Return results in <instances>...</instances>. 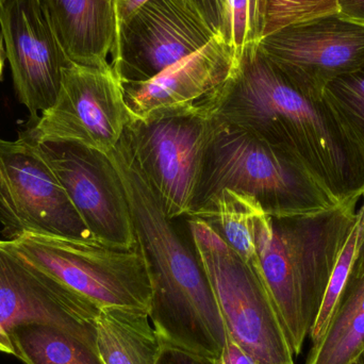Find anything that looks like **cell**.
<instances>
[{"label": "cell", "instance_id": "cell-14", "mask_svg": "<svg viewBox=\"0 0 364 364\" xmlns=\"http://www.w3.org/2000/svg\"><path fill=\"white\" fill-rule=\"evenodd\" d=\"M0 27L17 100L32 119L55 105L70 61L42 0L0 2Z\"/></svg>", "mask_w": 364, "mask_h": 364}, {"label": "cell", "instance_id": "cell-8", "mask_svg": "<svg viewBox=\"0 0 364 364\" xmlns=\"http://www.w3.org/2000/svg\"><path fill=\"white\" fill-rule=\"evenodd\" d=\"M0 224L6 241L33 233L97 242L27 129L0 138Z\"/></svg>", "mask_w": 364, "mask_h": 364}, {"label": "cell", "instance_id": "cell-23", "mask_svg": "<svg viewBox=\"0 0 364 364\" xmlns=\"http://www.w3.org/2000/svg\"><path fill=\"white\" fill-rule=\"evenodd\" d=\"M220 36L232 47L237 58L245 45L254 43L250 34L248 0H225Z\"/></svg>", "mask_w": 364, "mask_h": 364}, {"label": "cell", "instance_id": "cell-1", "mask_svg": "<svg viewBox=\"0 0 364 364\" xmlns=\"http://www.w3.org/2000/svg\"><path fill=\"white\" fill-rule=\"evenodd\" d=\"M212 117L250 130L282 149L335 207L363 190L364 173L322 106L304 95L258 43L242 49Z\"/></svg>", "mask_w": 364, "mask_h": 364}, {"label": "cell", "instance_id": "cell-5", "mask_svg": "<svg viewBox=\"0 0 364 364\" xmlns=\"http://www.w3.org/2000/svg\"><path fill=\"white\" fill-rule=\"evenodd\" d=\"M184 218L215 295L227 337L260 364H295L261 276L209 225L199 218Z\"/></svg>", "mask_w": 364, "mask_h": 364}, {"label": "cell", "instance_id": "cell-22", "mask_svg": "<svg viewBox=\"0 0 364 364\" xmlns=\"http://www.w3.org/2000/svg\"><path fill=\"white\" fill-rule=\"evenodd\" d=\"M337 0H248L252 42L301 21L338 14Z\"/></svg>", "mask_w": 364, "mask_h": 364}, {"label": "cell", "instance_id": "cell-28", "mask_svg": "<svg viewBox=\"0 0 364 364\" xmlns=\"http://www.w3.org/2000/svg\"><path fill=\"white\" fill-rule=\"evenodd\" d=\"M337 2L340 16L364 25V0H337Z\"/></svg>", "mask_w": 364, "mask_h": 364}, {"label": "cell", "instance_id": "cell-2", "mask_svg": "<svg viewBox=\"0 0 364 364\" xmlns=\"http://www.w3.org/2000/svg\"><path fill=\"white\" fill-rule=\"evenodd\" d=\"M109 158L127 197L151 284L149 316L162 341L220 359L227 333L209 278L186 227L166 215L122 136Z\"/></svg>", "mask_w": 364, "mask_h": 364}, {"label": "cell", "instance_id": "cell-16", "mask_svg": "<svg viewBox=\"0 0 364 364\" xmlns=\"http://www.w3.org/2000/svg\"><path fill=\"white\" fill-rule=\"evenodd\" d=\"M53 30L70 61L111 65L117 40L113 0H42Z\"/></svg>", "mask_w": 364, "mask_h": 364}, {"label": "cell", "instance_id": "cell-9", "mask_svg": "<svg viewBox=\"0 0 364 364\" xmlns=\"http://www.w3.org/2000/svg\"><path fill=\"white\" fill-rule=\"evenodd\" d=\"M132 119L111 65L72 62L63 70L55 105L27 129L36 140L76 142L108 156Z\"/></svg>", "mask_w": 364, "mask_h": 364}, {"label": "cell", "instance_id": "cell-17", "mask_svg": "<svg viewBox=\"0 0 364 364\" xmlns=\"http://www.w3.org/2000/svg\"><path fill=\"white\" fill-rule=\"evenodd\" d=\"M97 348L104 364H157L161 339L149 312L129 308H100Z\"/></svg>", "mask_w": 364, "mask_h": 364}, {"label": "cell", "instance_id": "cell-15", "mask_svg": "<svg viewBox=\"0 0 364 364\" xmlns=\"http://www.w3.org/2000/svg\"><path fill=\"white\" fill-rule=\"evenodd\" d=\"M237 63L235 50L220 34L205 47L145 82L121 83L134 119L192 111L212 117L218 97Z\"/></svg>", "mask_w": 364, "mask_h": 364}, {"label": "cell", "instance_id": "cell-12", "mask_svg": "<svg viewBox=\"0 0 364 364\" xmlns=\"http://www.w3.org/2000/svg\"><path fill=\"white\" fill-rule=\"evenodd\" d=\"M258 44L284 76L318 104L331 81L364 66V25L339 13L288 26Z\"/></svg>", "mask_w": 364, "mask_h": 364}, {"label": "cell", "instance_id": "cell-4", "mask_svg": "<svg viewBox=\"0 0 364 364\" xmlns=\"http://www.w3.org/2000/svg\"><path fill=\"white\" fill-rule=\"evenodd\" d=\"M224 188L250 195L273 218L316 215L339 208L282 149L250 130L213 119L191 213Z\"/></svg>", "mask_w": 364, "mask_h": 364}, {"label": "cell", "instance_id": "cell-6", "mask_svg": "<svg viewBox=\"0 0 364 364\" xmlns=\"http://www.w3.org/2000/svg\"><path fill=\"white\" fill-rule=\"evenodd\" d=\"M11 243L23 258L100 308L149 312L151 279L139 242L122 250L100 242L28 233Z\"/></svg>", "mask_w": 364, "mask_h": 364}, {"label": "cell", "instance_id": "cell-3", "mask_svg": "<svg viewBox=\"0 0 364 364\" xmlns=\"http://www.w3.org/2000/svg\"><path fill=\"white\" fill-rule=\"evenodd\" d=\"M363 191L364 186L341 207L316 215L273 218L267 213L261 220L259 269L294 357L309 337Z\"/></svg>", "mask_w": 364, "mask_h": 364}, {"label": "cell", "instance_id": "cell-13", "mask_svg": "<svg viewBox=\"0 0 364 364\" xmlns=\"http://www.w3.org/2000/svg\"><path fill=\"white\" fill-rule=\"evenodd\" d=\"M100 308L0 240V326L43 324L97 339Z\"/></svg>", "mask_w": 364, "mask_h": 364}, {"label": "cell", "instance_id": "cell-20", "mask_svg": "<svg viewBox=\"0 0 364 364\" xmlns=\"http://www.w3.org/2000/svg\"><path fill=\"white\" fill-rule=\"evenodd\" d=\"M320 105L364 173V66L327 85Z\"/></svg>", "mask_w": 364, "mask_h": 364}, {"label": "cell", "instance_id": "cell-10", "mask_svg": "<svg viewBox=\"0 0 364 364\" xmlns=\"http://www.w3.org/2000/svg\"><path fill=\"white\" fill-rule=\"evenodd\" d=\"M215 36L190 0H149L117 28L111 68L119 83L145 82Z\"/></svg>", "mask_w": 364, "mask_h": 364}, {"label": "cell", "instance_id": "cell-35", "mask_svg": "<svg viewBox=\"0 0 364 364\" xmlns=\"http://www.w3.org/2000/svg\"><path fill=\"white\" fill-rule=\"evenodd\" d=\"M4 1V0H0V2Z\"/></svg>", "mask_w": 364, "mask_h": 364}, {"label": "cell", "instance_id": "cell-26", "mask_svg": "<svg viewBox=\"0 0 364 364\" xmlns=\"http://www.w3.org/2000/svg\"><path fill=\"white\" fill-rule=\"evenodd\" d=\"M203 18L211 26L216 34L220 33L223 26L225 0H190Z\"/></svg>", "mask_w": 364, "mask_h": 364}, {"label": "cell", "instance_id": "cell-24", "mask_svg": "<svg viewBox=\"0 0 364 364\" xmlns=\"http://www.w3.org/2000/svg\"><path fill=\"white\" fill-rule=\"evenodd\" d=\"M157 364H220V359L196 354L186 348H178L162 341Z\"/></svg>", "mask_w": 364, "mask_h": 364}, {"label": "cell", "instance_id": "cell-33", "mask_svg": "<svg viewBox=\"0 0 364 364\" xmlns=\"http://www.w3.org/2000/svg\"><path fill=\"white\" fill-rule=\"evenodd\" d=\"M350 364H364L363 358V357H360V358L357 359L356 361H354V363Z\"/></svg>", "mask_w": 364, "mask_h": 364}, {"label": "cell", "instance_id": "cell-19", "mask_svg": "<svg viewBox=\"0 0 364 364\" xmlns=\"http://www.w3.org/2000/svg\"><path fill=\"white\" fill-rule=\"evenodd\" d=\"M15 356L25 364H104L97 339L50 325L28 324L9 331Z\"/></svg>", "mask_w": 364, "mask_h": 364}, {"label": "cell", "instance_id": "cell-30", "mask_svg": "<svg viewBox=\"0 0 364 364\" xmlns=\"http://www.w3.org/2000/svg\"><path fill=\"white\" fill-rule=\"evenodd\" d=\"M0 353L15 356L14 348L11 342L10 336L1 326H0Z\"/></svg>", "mask_w": 364, "mask_h": 364}, {"label": "cell", "instance_id": "cell-34", "mask_svg": "<svg viewBox=\"0 0 364 364\" xmlns=\"http://www.w3.org/2000/svg\"><path fill=\"white\" fill-rule=\"evenodd\" d=\"M363 361H364V354L363 355Z\"/></svg>", "mask_w": 364, "mask_h": 364}, {"label": "cell", "instance_id": "cell-7", "mask_svg": "<svg viewBox=\"0 0 364 364\" xmlns=\"http://www.w3.org/2000/svg\"><path fill=\"white\" fill-rule=\"evenodd\" d=\"M212 127L208 115L178 111L132 117L124 132L134 161L172 220L192 211Z\"/></svg>", "mask_w": 364, "mask_h": 364}, {"label": "cell", "instance_id": "cell-11", "mask_svg": "<svg viewBox=\"0 0 364 364\" xmlns=\"http://www.w3.org/2000/svg\"><path fill=\"white\" fill-rule=\"evenodd\" d=\"M33 140L94 239L110 247H134L127 197L109 156L76 142Z\"/></svg>", "mask_w": 364, "mask_h": 364}, {"label": "cell", "instance_id": "cell-21", "mask_svg": "<svg viewBox=\"0 0 364 364\" xmlns=\"http://www.w3.org/2000/svg\"><path fill=\"white\" fill-rule=\"evenodd\" d=\"M364 192V191H363ZM364 244V198H361L356 218L344 240L333 271L329 276L322 301L312 323L309 337L312 346L318 344L326 335L341 305L348 284L356 271Z\"/></svg>", "mask_w": 364, "mask_h": 364}, {"label": "cell", "instance_id": "cell-27", "mask_svg": "<svg viewBox=\"0 0 364 364\" xmlns=\"http://www.w3.org/2000/svg\"><path fill=\"white\" fill-rule=\"evenodd\" d=\"M220 364H260L239 344L227 337L220 357Z\"/></svg>", "mask_w": 364, "mask_h": 364}, {"label": "cell", "instance_id": "cell-32", "mask_svg": "<svg viewBox=\"0 0 364 364\" xmlns=\"http://www.w3.org/2000/svg\"><path fill=\"white\" fill-rule=\"evenodd\" d=\"M363 198H364V192H363ZM364 265V244H363V254H361L360 259H359L358 265L357 267H363Z\"/></svg>", "mask_w": 364, "mask_h": 364}, {"label": "cell", "instance_id": "cell-25", "mask_svg": "<svg viewBox=\"0 0 364 364\" xmlns=\"http://www.w3.org/2000/svg\"><path fill=\"white\" fill-rule=\"evenodd\" d=\"M338 312L364 314V265L356 267L337 314Z\"/></svg>", "mask_w": 364, "mask_h": 364}, {"label": "cell", "instance_id": "cell-31", "mask_svg": "<svg viewBox=\"0 0 364 364\" xmlns=\"http://www.w3.org/2000/svg\"><path fill=\"white\" fill-rule=\"evenodd\" d=\"M2 38L4 36L0 34V81H2V79H4V62H6V53L4 47V40H2Z\"/></svg>", "mask_w": 364, "mask_h": 364}, {"label": "cell", "instance_id": "cell-29", "mask_svg": "<svg viewBox=\"0 0 364 364\" xmlns=\"http://www.w3.org/2000/svg\"><path fill=\"white\" fill-rule=\"evenodd\" d=\"M149 0H113L114 4L115 19H117V30L123 25L140 6Z\"/></svg>", "mask_w": 364, "mask_h": 364}, {"label": "cell", "instance_id": "cell-18", "mask_svg": "<svg viewBox=\"0 0 364 364\" xmlns=\"http://www.w3.org/2000/svg\"><path fill=\"white\" fill-rule=\"evenodd\" d=\"M265 214L267 212L254 197L224 188L188 216L199 218L209 225L233 252L260 275L257 237Z\"/></svg>", "mask_w": 364, "mask_h": 364}]
</instances>
